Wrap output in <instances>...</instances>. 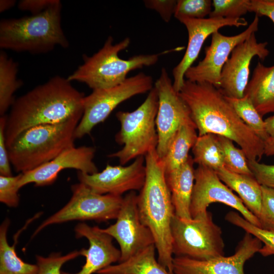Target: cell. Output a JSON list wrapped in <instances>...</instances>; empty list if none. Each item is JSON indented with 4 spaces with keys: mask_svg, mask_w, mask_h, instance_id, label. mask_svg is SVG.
<instances>
[{
    "mask_svg": "<svg viewBox=\"0 0 274 274\" xmlns=\"http://www.w3.org/2000/svg\"><path fill=\"white\" fill-rule=\"evenodd\" d=\"M179 93L189 108L198 135L226 137L240 146L249 160L258 161L264 154V141L239 117L220 89L185 80Z\"/></svg>",
    "mask_w": 274,
    "mask_h": 274,
    "instance_id": "cell-1",
    "label": "cell"
},
{
    "mask_svg": "<svg viewBox=\"0 0 274 274\" xmlns=\"http://www.w3.org/2000/svg\"><path fill=\"white\" fill-rule=\"evenodd\" d=\"M84 94L67 78L55 76L15 99L7 116V146L36 125L57 124L83 113Z\"/></svg>",
    "mask_w": 274,
    "mask_h": 274,
    "instance_id": "cell-2",
    "label": "cell"
},
{
    "mask_svg": "<svg viewBox=\"0 0 274 274\" xmlns=\"http://www.w3.org/2000/svg\"><path fill=\"white\" fill-rule=\"evenodd\" d=\"M145 160L146 179L137 197L139 216L153 236L158 262L173 274L171 224L175 213L171 193L156 150L147 153Z\"/></svg>",
    "mask_w": 274,
    "mask_h": 274,
    "instance_id": "cell-3",
    "label": "cell"
},
{
    "mask_svg": "<svg viewBox=\"0 0 274 274\" xmlns=\"http://www.w3.org/2000/svg\"><path fill=\"white\" fill-rule=\"evenodd\" d=\"M60 1L44 11L0 22V47L33 54L52 51L56 46H69L61 25Z\"/></svg>",
    "mask_w": 274,
    "mask_h": 274,
    "instance_id": "cell-4",
    "label": "cell"
},
{
    "mask_svg": "<svg viewBox=\"0 0 274 274\" xmlns=\"http://www.w3.org/2000/svg\"><path fill=\"white\" fill-rule=\"evenodd\" d=\"M82 117L60 123L36 125L20 133L7 147L15 171L31 170L75 146V131Z\"/></svg>",
    "mask_w": 274,
    "mask_h": 274,
    "instance_id": "cell-5",
    "label": "cell"
},
{
    "mask_svg": "<svg viewBox=\"0 0 274 274\" xmlns=\"http://www.w3.org/2000/svg\"><path fill=\"white\" fill-rule=\"evenodd\" d=\"M113 43V37L109 36L102 48L91 56H86L84 63L67 79L85 83L93 90L114 87L123 82L131 71L153 65L162 55L184 48L178 47L156 54L136 55L125 59L120 58L118 54L129 46L130 39L126 38L117 44Z\"/></svg>",
    "mask_w": 274,
    "mask_h": 274,
    "instance_id": "cell-6",
    "label": "cell"
},
{
    "mask_svg": "<svg viewBox=\"0 0 274 274\" xmlns=\"http://www.w3.org/2000/svg\"><path fill=\"white\" fill-rule=\"evenodd\" d=\"M158 108V95L153 87L136 109L131 112H118L116 116L120 129L115 136V141L123 147L109 157L117 158L120 165H124L156 150L158 142L156 126Z\"/></svg>",
    "mask_w": 274,
    "mask_h": 274,
    "instance_id": "cell-7",
    "label": "cell"
},
{
    "mask_svg": "<svg viewBox=\"0 0 274 274\" xmlns=\"http://www.w3.org/2000/svg\"><path fill=\"white\" fill-rule=\"evenodd\" d=\"M173 255L196 260H209L224 256V242L221 228L212 214L189 220L175 214L171 224Z\"/></svg>",
    "mask_w": 274,
    "mask_h": 274,
    "instance_id": "cell-8",
    "label": "cell"
},
{
    "mask_svg": "<svg viewBox=\"0 0 274 274\" xmlns=\"http://www.w3.org/2000/svg\"><path fill=\"white\" fill-rule=\"evenodd\" d=\"M153 87L152 78L139 73L115 86L93 90L84 98L83 113L75 129V139L89 134L121 102L135 95L149 92Z\"/></svg>",
    "mask_w": 274,
    "mask_h": 274,
    "instance_id": "cell-9",
    "label": "cell"
},
{
    "mask_svg": "<svg viewBox=\"0 0 274 274\" xmlns=\"http://www.w3.org/2000/svg\"><path fill=\"white\" fill-rule=\"evenodd\" d=\"M70 201L60 210L44 220L33 236L49 225L73 220H94L98 222L116 219L122 203V196L100 194L85 184L71 186Z\"/></svg>",
    "mask_w": 274,
    "mask_h": 274,
    "instance_id": "cell-10",
    "label": "cell"
},
{
    "mask_svg": "<svg viewBox=\"0 0 274 274\" xmlns=\"http://www.w3.org/2000/svg\"><path fill=\"white\" fill-rule=\"evenodd\" d=\"M158 97L156 126L158 137L156 149L159 158L165 155L173 136L183 124L193 121L188 107L175 89L165 68L154 84Z\"/></svg>",
    "mask_w": 274,
    "mask_h": 274,
    "instance_id": "cell-11",
    "label": "cell"
},
{
    "mask_svg": "<svg viewBox=\"0 0 274 274\" xmlns=\"http://www.w3.org/2000/svg\"><path fill=\"white\" fill-rule=\"evenodd\" d=\"M194 176L190 205L192 219L207 214L210 204L220 202L236 210L248 221L261 228L257 217L248 210L241 199L223 183L215 170L198 165L195 169Z\"/></svg>",
    "mask_w": 274,
    "mask_h": 274,
    "instance_id": "cell-12",
    "label": "cell"
},
{
    "mask_svg": "<svg viewBox=\"0 0 274 274\" xmlns=\"http://www.w3.org/2000/svg\"><path fill=\"white\" fill-rule=\"evenodd\" d=\"M138 194L134 191L123 198L116 222L102 231L115 239L120 248L119 262L127 260L138 252L155 245L149 229L141 221L137 204Z\"/></svg>",
    "mask_w": 274,
    "mask_h": 274,
    "instance_id": "cell-13",
    "label": "cell"
},
{
    "mask_svg": "<svg viewBox=\"0 0 274 274\" xmlns=\"http://www.w3.org/2000/svg\"><path fill=\"white\" fill-rule=\"evenodd\" d=\"M259 17L255 15L252 23L241 33L224 36L219 31L212 35L211 44L204 49L205 56L198 63L191 66L185 74L186 80L193 82H207L218 88L221 74L233 49L258 29Z\"/></svg>",
    "mask_w": 274,
    "mask_h": 274,
    "instance_id": "cell-14",
    "label": "cell"
},
{
    "mask_svg": "<svg viewBox=\"0 0 274 274\" xmlns=\"http://www.w3.org/2000/svg\"><path fill=\"white\" fill-rule=\"evenodd\" d=\"M262 243L246 232L239 243L235 252L209 260H196L175 256L173 260V274H245L244 265L258 253Z\"/></svg>",
    "mask_w": 274,
    "mask_h": 274,
    "instance_id": "cell-15",
    "label": "cell"
},
{
    "mask_svg": "<svg viewBox=\"0 0 274 274\" xmlns=\"http://www.w3.org/2000/svg\"><path fill=\"white\" fill-rule=\"evenodd\" d=\"M267 42H258L255 33L237 45L232 50L221 71L219 89L229 97L244 96L249 82L250 65L254 56L264 60L269 54Z\"/></svg>",
    "mask_w": 274,
    "mask_h": 274,
    "instance_id": "cell-16",
    "label": "cell"
},
{
    "mask_svg": "<svg viewBox=\"0 0 274 274\" xmlns=\"http://www.w3.org/2000/svg\"><path fill=\"white\" fill-rule=\"evenodd\" d=\"M146 174L145 156H140L127 166L108 164L101 172L93 174L78 172V178L97 193L122 196L128 191L141 190Z\"/></svg>",
    "mask_w": 274,
    "mask_h": 274,
    "instance_id": "cell-17",
    "label": "cell"
},
{
    "mask_svg": "<svg viewBox=\"0 0 274 274\" xmlns=\"http://www.w3.org/2000/svg\"><path fill=\"white\" fill-rule=\"evenodd\" d=\"M179 21L188 31V41L185 54L180 62L173 68V86L178 92L185 82V74L197 58L202 45L207 38L218 31L222 27L229 26L239 27L248 25L244 18H228L209 17L203 19L183 18Z\"/></svg>",
    "mask_w": 274,
    "mask_h": 274,
    "instance_id": "cell-18",
    "label": "cell"
},
{
    "mask_svg": "<svg viewBox=\"0 0 274 274\" xmlns=\"http://www.w3.org/2000/svg\"><path fill=\"white\" fill-rule=\"evenodd\" d=\"M95 149L92 147H71L50 161L31 170L22 173L18 182L19 189L29 183L36 186H44L53 183L59 173L67 168L93 174L98 172L93 161Z\"/></svg>",
    "mask_w": 274,
    "mask_h": 274,
    "instance_id": "cell-19",
    "label": "cell"
},
{
    "mask_svg": "<svg viewBox=\"0 0 274 274\" xmlns=\"http://www.w3.org/2000/svg\"><path fill=\"white\" fill-rule=\"evenodd\" d=\"M75 232L76 237H84L89 242L88 249L80 250L81 255L85 257L86 261L79 272L71 273L62 271L61 274H93L119 262L120 249L114 245L113 238L103 232L101 228L82 223L76 226Z\"/></svg>",
    "mask_w": 274,
    "mask_h": 274,
    "instance_id": "cell-20",
    "label": "cell"
},
{
    "mask_svg": "<svg viewBox=\"0 0 274 274\" xmlns=\"http://www.w3.org/2000/svg\"><path fill=\"white\" fill-rule=\"evenodd\" d=\"M194 163L192 157L190 155L179 169L165 175L175 215L187 220L192 219L190 205L194 184Z\"/></svg>",
    "mask_w": 274,
    "mask_h": 274,
    "instance_id": "cell-21",
    "label": "cell"
},
{
    "mask_svg": "<svg viewBox=\"0 0 274 274\" xmlns=\"http://www.w3.org/2000/svg\"><path fill=\"white\" fill-rule=\"evenodd\" d=\"M244 95L251 99L262 117L274 113V65L266 66L258 62Z\"/></svg>",
    "mask_w": 274,
    "mask_h": 274,
    "instance_id": "cell-22",
    "label": "cell"
},
{
    "mask_svg": "<svg viewBox=\"0 0 274 274\" xmlns=\"http://www.w3.org/2000/svg\"><path fill=\"white\" fill-rule=\"evenodd\" d=\"M216 172L226 185L239 195L245 206L259 220L262 209L261 185L254 176L234 173L224 167Z\"/></svg>",
    "mask_w": 274,
    "mask_h": 274,
    "instance_id": "cell-23",
    "label": "cell"
},
{
    "mask_svg": "<svg viewBox=\"0 0 274 274\" xmlns=\"http://www.w3.org/2000/svg\"><path fill=\"white\" fill-rule=\"evenodd\" d=\"M193 121L186 123L179 128L168 147L164 156L160 159L165 174L179 169L188 160L189 152L198 137Z\"/></svg>",
    "mask_w": 274,
    "mask_h": 274,
    "instance_id": "cell-24",
    "label": "cell"
},
{
    "mask_svg": "<svg viewBox=\"0 0 274 274\" xmlns=\"http://www.w3.org/2000/svg\"><path fill=\"white\" fill-rule=\"evenodd\" d=\"M155 245L138 252L127 260L111 265L97 274H170L156 259Z\"/></svg>",
    "mask_w": 274,
    "mask_h": 274,
    "instance_id": "cell-25",
    "label": "cell"
},
{
    "mask_svg": "<svg viewBox=\"0 0 274 274\" xmlns=\"http://www.w3.org/2000/svg\"><path fill=\"white\" fill-rule=\"evenodd\" d=\"M10 223L6 219L0 226V274H37V265L26 263L18 256L15 243L9 245L7 231Z\"/></svg>",
    "mask_w": 274,
    "mask_h": 274,
    "instance_id": "cell-26",
    "label": "cell"
},
{
    "mask_svg": "<svg viewBox=\"0 0 274 274\" xmlns=\"http://www.w3.org/2000/svg\"><path fill=\"white\" fill-rule=\"evenodd\" d=\"M194 163L215 172L224 167V152L217 135H198L192 148Z\"/></svg>",
    "mask_w": 274,
    "mask_h": 274,
    "instance_id": "cell-27",
    "label": "cell"
},
{
    "mask_svg": "<svg viewBox=\"0 0 274 274\" xmlns=\"http://www.w3.org/2000/svg\"><path fill=\"white\" fill-rule=\"evenodd\" d=\"M18 63L6 53H0V114L5 115L15 99L13 95L22 85L17 79Z\"/></svg>",
    "mask_w": 274,
    "mask_h": 274,
    "instance_id": "cell-28",
    "label": "cell"
},
{
    "mask_svg": "<svg viewBox=\"0 0 274 274\" xmlns=\"http://www.w3.org/2000/svg\"><path fill=\"white\" fill-rule=\"evenodd\" d=\"M225 97L239 117L260 139L265 142L269 138L265 130L264 121L248 96L233 98L225 96Z\"/></svg>",
    "mask_w": 274,
    "mask_h": 274,
    "instance_id": "cell-29",
    "label": "cell"
},
{
    "mask_svg": "<svg viewBox=\"0 0 274 274\" xmlns=\"http://www.w3.org/2000/svg\"><path fill=\"white\" fill-rule=\"evenodd\" d=\"M225 219L228 222L244 229L258 238L264 245L259 250V253L264 257L274 255V232L258 227L246 220L238 213L230 211Z\"/></svg>",
    "mask_w": 274,
    "mask_h": 274,
    "instance_id": "cell-30",
    "label": "cell"
},
{
    "mask_svg": "<svg viewBox=\"0 0 274 274\" xmlns=\"http://www.w3.org/2000/svg\"><path fill=\"white\" fill-rule=\"evenodd\" d=\"M218 137L224 152V167L234 173L253 176L244 152L236 147L231 140L222 136Z\"/></svg>",
    "mask_w": 274,
    "mask_h": 274,
    "instance_id": "cell-31",
    "label": "cell"
},
{
    "mask_svg": "<svg viewBox=\"0 0 274 274\" xmlns=\"http://www.w3.org/2000/svg\"><path fill=\"white\" fill-rule=\"evenodd\" d=\"M211 0H178L174 16L179 21L183 18L203 19L212 10Z\"/></svg>",
    "mask_w": 274,
    "mask_h": 274,
    "instance_id": "cell-32",
    "label": "cell"
},
{
    "mask_svg": "<svg viewBox=\"0 0 274 274\" xmlns=\"http://www.w3.org/2000/svg\"><path fill=\"white\" fill-rule=\"evenodd\" d=\"M250 0H213L209 17L241 18L249 12Z\"/></svg>",
    "mask_w": 274,
    "mask_h": 274,
    "instance_id": "cell-33",
    "label": "cell"
},
{
    "mask_svg": "<svg viewBox=\"0 0 274 274\" xmlns=\"http://www.w3.org/2000/svg\"><path fill=\"white\" fill-rule=\"evenodd\" d=\"M80 255V251H74L64 255H61L60 253H53L47 257L37 255V274H61L62 266Z\"/></svg>",
    "mask_w": 274,
    "mask_h": 274,
    "instance_id": "cell-34",
    "label": "cell"
},
{
    "mask_svg": "<svg viewBox=\"0 0 274 274\" xmlns=\"http://www.w3.org/2000/svg\"><path fill=\"white\" fill-rule=\"evenodd\" d=\"M22 173L15 176H0V201L9 207H17L19 202L18 183Z\"/></svg>",
    "mask_w": 274,
    "mask_h": 274,
    "instance_id": "cell-35",
    "label": "cell"
},
{
    "mask_svg": "<svg viewBox=\"0 0 274 274\" xmlns=\"http://www.w3.org/2000/svg\"><path fill=\"white\" fill-rule=\"evenodd\" d=\"M261 228L274 232V188L261 186Z\"/></svg>",
    "mask_w": 274,
    "mask_h": 274,
    "instance_id": "cell-36",
    "label": "cell"
},
{
    "mask_svg": "<svg viewBox=\"0 0 274 274\" xmlns=\"http://www.w3.org/2000/svg\"><path fill=\"white\" fill-rule=\"evenodd\" d=\"M248 164L254 177L261 186L274 188V164H266L257 160H249Z\"/></svg>",
    "mask_w": 274,
    "mask_h": 274,
    "instance_id": "cell-37",
    "label": "cell"
},
{
    "mask_svg": "<svg viewBox=\"0 0 274 274\" xmlns=\"http://www.w3.org/2000/svg\"><path fill=\"white\" fill-rule=\"evenodd\" d=\"M7 116L0 118V174L4 176H11V162L5 139V128Z\"/></svg>",
    "mask_w": 274,
    "mask_h": 274,
    "instance_id": "cell-38",
    "label": "cell"
},
{
    "mask_svg": "<svg viewBox=\"0 0 274 274\" xmlns=\"http://www.w3.org/2000/svg\"><path fill=\"white\" fill-rule=\"evenodd\" d=\"M177 1L145 0L144 3L148 9L156 11L165 22H168L174 15Z\"/></svg>",
    "mask_w": 274,
    "mask_h": 274,
    "instance_id": "cell-39",
    "label": "cell"
},
{
    "mask_svg": "<svg viewBox=\"0 0 274 274\" xmlns=\"http://www.w3.org/2000/svg\"><path fill=\"white\" fill-rule=\"evenodd\" d=\"M249 12L267 17L274 23V0H250Z\"/></svg>",
    "mask_w": 274,
    "mask_h": 274,
    "instance_id": "cell-40",
    "label": "cell"
},
{
    "mask_svg": "<svg viewBox=\"0 0 274 274\" xmlns=\"http://www.w3.org/2000/svg\"><path fill=\"white\" fill-rule=\"evenodd\" d=\"M59 2V0H21L18 2V8L21 11L36 14L44 11Z\"/></svg>",
    "mask_w": 274,
    "mask_h": 274,
    "instance_id": "cell-41",
    "label": "cell"
},
{
    "mask_svg": "<svg viewBox=\"0 0 274 274\" xmlns=\"http://www.w3.org/2000/svg\"><path fill=\"white\" fill-rule=\"evenodd\" d=\"M264 121L265 130L269 138H274V115Z\"/></svg>",
    "mask_w": 274,
    "mask_h": 274,
    "instance_id": "cell-42",
    "label": "cell"
},
{
    "mask_svg": "<svg viewBox=\"0 0 274 274\" xmlns=\"http://www.w3.org/2000/svg\"><path fill=\"white\" fill-rule=\"evenodd\" d=\"M264 154L267 156L274 155V138H269L264 142Z\"/></svg>",
    "mask_w": 274,
    "mask_h": 274,
    "instance_id": "cell-43",
    "label": "cell"
},
{
    "mask_svg": "<svg viewBox=\"0 0 274 274\" xmlns=\"http://www.w3.org/2000/svg\"><path fill=\"white\" fill-rule=\"evenodd\" d=\"M16 4V1L14 0H1L0 1V12L6 11L12 7Z\"/></svg>",
    "mask_w": 274,
    "mask_h": 274,
    "instance_id": "cell-44",
    "label": "cell"
}]
</instances>
